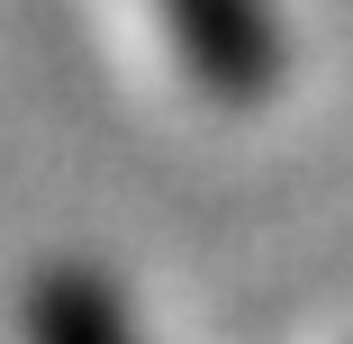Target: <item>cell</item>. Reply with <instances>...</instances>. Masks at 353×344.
Returning a JSON list of instances; mask_svg holds the SVG:
<instances>
[{"instance_id": "cell-1", "label": "cell", "mask_w": 353, "mask_h": 344, "mask_svg": "<svg viewBox=\"0 0 353 344\" xmlns=\"http://www.w3.org/2000/svg\"><path fill=\"white\" fill-rule=\"evenodd\" d=\"M181 37V63L218 91V100H254L281 82V28L263 0H154Z\"/></svg>"}, {"instance_id": "cell-2", "label": "cell", "mask_w": 353, "mask_h": 344, "mask_svg": "<svg viewBox=\"0 0 353 344\" xmlns=\"http://www.w3.org/2000/svg\"><path fill=\"white\" fill-rule=\"evenodd\" d=\"M37 344H127V326L91 281H46L37 290Z\"/></svg>"}]
</instances>
